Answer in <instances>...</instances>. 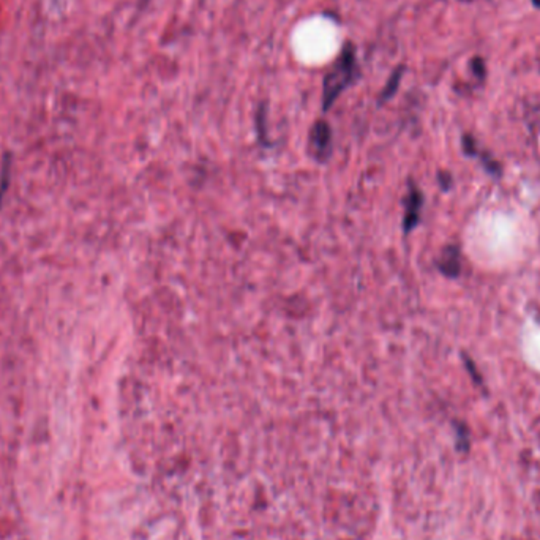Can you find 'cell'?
I'll use <instances>...</instances> for the list:
<instances>
[{
  "mask_svg": "<svg viewBox=\"0 0 540 540\" xmlns=\"http://www.w3.org/2000/svg\"><path fill=\"white\" fill-rule=\"evenodd\" d=\"M360 76L362 71L357 61V46L351 40H348L343 43L340 54L323 78V95H321L323 113H329L341 93L359 81Z\"/></svg>",
  "mask_w": 540,
  "mask_h": 540,
  "instance_id": "1",
  "label": "cell"
},
{
  "mask_svg": "<svg viewBox=\"0 0 540 540\" xmlns=\"http://www.w3.org/2000/svg\"><path fill=\"white\" fill-rule=\"evenodd\" d=\"M308 153L318 163H326L332 155V128L329 122L319 119L310 130Z\"/></svg>",
  "mask_w": 540,
  "mask_h": 540,
  "instance_id": "2",
  "label": "cell"
},
{
  "mask_svg": "<svg viewBox=\"0 0 540 540\" xmlns=\"http://www.w3.org/2000/svg\"><path fill=\"white\" fill-rule=\"evenodd\" d=\"M423 201H425L423 199V193L411 180L410 185H407V193L405 198V217H403L405 234H411V232L419 226Z\"/></svg>",
  "mask_w": 540,
  "mask_h": 540,
  "instance_id": "3",
  "label": "cell"
},
{
  "mask_svg": "<svg viewBox=\"0 0 540 540\" xmlns=\"http://www.w3.org/2000/svg\"><path fill=\"white\" fill-rule=\"evenodd\" d=\"M436 269L441 275L449 280H455L462 275L463 262H462V251L454 244L446 245L442 248L440 258L436 259Z\"/></svg>",
  "mask_w": 540,
  "mask_h": 540,
  "instance_id": "4",
  "label": "cell"
},
{
  "mask_svg": "<svg viewBox=\"0 0 540 540\" xmlns=\"http://www.w3.org/2000/svg\"><path fill=\"white\" fill-rule=\"evenodd\" d=\"M405 73H406V65L405 63H400V65H397L395 68H393V71L390 73V76L388 79V83L384 84L381 93L378 95V106L385 105L388 101H390L393 97H395L398 89H400V84H401V81H403Z\"/></svg>",
  "mask_w": 540,
  "mask_h": 540,
  "instance_id": "5",
  "label": "cell"
},
{
  "mask_svg": "<svg viewBox=\"0 0 540 540\" xmlns=\"http://www.w3.org/2000/svg\"><path fill=\"white\" fill-rule=\"evenodd\" d=\"M477 158H480L482 166H484V170H485L488 174H490L492 177L499 179V177L502 176V166H501V163H499V162H496V160H494L492 155H488V153L480 152Z\"/></svg>",
  "mask_w": 540,
  "mask_h": 540,
  "instance_id": "6",
  "label": "cell"
},
{
  "mask_svg": "<svg viewBox=\"0 0 540 540\" xmlns=\"http://www.w3.org/2000/svg\"><path fill=\"white\" fill-rule=\"evenodd\" d=\"M463 363L466 367V371H468V375L471 376V379L474 381V384L479 385V388H482L484 385V379H482L479 370H477V365L474 363V360L471 359V357L468 354H463Z\"/></svg>",
  "mask_w": 540,
  "mask_h": 540,
  "instance_id": "7",
  "label": "cell"
},
{
  "mask_svg": "<svg viewBox=\"0 0 540 540\" xmlns=\"http://www.w3.org/2000/svg\"><path fill=\"white\" fill-rule=\"evenodd\" d=\"M462 147H463V153H464L466 157H469V158L479 157L480 150H479L477 142H476V140H474L472 135H469V133L463 135V137H462Z\"/></svg>",
  "mask_w": 540,
  "mask_h": 540,
  "instance_id": "8",
  "label": "cell"
},
{
  "mask_svg": "<svg viewBox=\"0 0 540 540\" xmlns=\"http://www.w3.org/2000/svg\"><path fill=\"white\" fill-rule=\"evenodd\" d=\"M437 182H440V187L442 192H450L452 187H454V176L449 171H440L437 172Z\"/></svg>",
  "mask_w": 540,
  "mask_h": 540,
  "instance_id": "9",
  "label": "cell"
},
{
  "mask_svg": "<svg viewBox=\"0 0 540 540\" xmlns=\"http://www.w3.org/2000/svg\"><path fill=\"white\" fill-rule=\"evenodd\" d=\"M471 68H472V73L476 75V78L479 79H484L485 75H487V70H485V62L480 59V57H476V59H472L471 62Z\"/></svg>",
  "mask_w": 540,
  "mask_h": 540,
  "instance_id": "10",
  "label": "cell"
},
{
  "mask_svg": "<svg viewBox=\"0 0 540 540\" xmlns=\"http://www.w3.org/2000/svg\"><path fill=\"white\" fill-rule=\"evenodd\" d=\"M532 5L536 6V9H540V0H531Z\"/></svg>",
  "mask_w": 540,
  "mask_h": 540,
  "instance_id": "11",
  "label": "cell"
},
{
  "mask_svg": "<svg viewBox=\"0 0 540 540\" xmlns=\"http://www.w3.org/2000/svg\"><path fill=\"white\" fill-rule=\"evenodd\" d=\"M462 2H471V0H462Z\"/></svg>",
  "mask_w": 540,
  "mask_h": 540,
  "instance_id": "12",
  "label": "cell"
}]
</instances>
